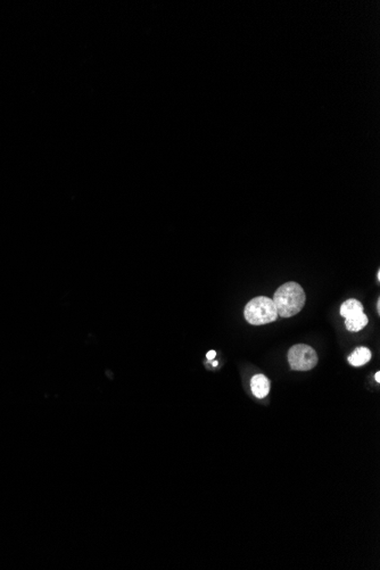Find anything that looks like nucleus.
Returning a JSON list of instances; mask_svg holds the SVG:
<instances>
[{"mask_svg":"<svg viewBox=\"0 0 380 570\" xmlns=\"http://www.w3.org/2000/svg\"><path fill=\"white\" fill-rule=\"evenodd\" d=\"M272 300L278 315L283 318H290L301 312L306 296L301 285L290 281L277 289Z\"/></svg>","mask_w":380,"mask_h":570,"instance_id":"1","label":"nucleus"},{"mask_svg":"<svg viewBox=\"0 0 380 570\" xmlns=\"http://www.w3.org/2000/svg\"><path fill=\"white\" fill-rule=\"evenodd\" d=\"M213 365H214V366H217V365H218V362H217V361H213Z\"/></svg>","mask_w":380,"mask_h":570,"instance_id":"11","label":"nucleus"},{"mask_svg":"<svg viewBox=\"0 0 380 570\" xmlns=\"http://www.w3.org/2000/svg\"><path fill=\"white\" fill-rule=\"evenodd\" d=\"M288 362L292 370L308 371L318 364L317 352L311 346L298 344L289 350Z\"/></svg>","mask_w":380,"mask_h":570,"instance_id":"3","label":"nucleus"},{"mask_svg":"<svg viewBox=\"0 0 380 570\" xmlns=\"http://www.w3.org/2000/svg\"><path fill=\"white\" fill-rule=\"evenodd\" d=\"M377 308H378V312H380V300H378V305H377Z\"/></svg>","mask_w":380,"mask_h":570,"instance_id":"10","label":"nucleus"},{"mask_svg":"<svg viewBox=\"0 0 380 570\" xmlns=\"http://www.w3.org/2000/svg\"><path fill=\"white\" fill-rule=\"evenodd\" d=\"M244 315L246 321L254 326L271 323L278 318L273 300L266 296H259L248 302L245 306Z\"/></svg>","mask_w":380,"mask_h":570,"instance_id":"2","label":"nucleus"},{"mask_svg":"<svg viewBox=\"0 0 380 570\" xmlns=\"http://www.w3.org/2000/svg\"><path fill=\"white\" fill-rule=\"evenodd\" d=\"M360 312H363V305L358 299H347L340 306V315L345 319Z\"/></svg>","mask_w":380,"mask_h":570,"instance_id":"7","label":"nucleus"},{"mask_svg":"<svg viewBox=\"0 0 380 570\" xmlns=\"http://www.w3.org/2000/svg\"><path fill=\"white\" fill-rule=\"evenodd\" d=\"M251 388L257 398H264L270 392V381L264 375H256L251 380Z\"/></svg>","mask_w":380,"mask_h":570,"instance_id":"4","label":"nucleus"},{"mask_svg":"<svg viewBox=\"0 0 380 570\" xmlns=\"http://www.w3.org/2000/svg\"><path fill=\"white\" fill-rule=\"evenodd\" d=\"M371 352L367 347H359L349 356V363L353 366H361L371 360Z\"/></svg>","mask_w":380,"mask_h":570,"instance_id":"6","label":"nucleus"},{"mask_svg":"<svg viewBox=\"0 0 380 570\" xmlns=\"http://www.w3.org/2000/svg\"><path fill=\"white\" fill-rule=\"evenodd\" d=\"M368 324V317L363 312L356 313L350 318L345 319V327L351 332H356L362 330Z\"/></svg>","mask_w":380,"mask_h":570,"instance_id":"5","label":"nucleus"},{"mask_svg":"<svg viewBox=\"0 0 380 570\" xmlns=\"http://www.w3.org/2000/svg\"><path fill=\"white\" fill-rule=\"evenodd\" d=\"M374 379H376L377 383H379V381H380V372L379 371L377 372L376 375H374Z\"/></svg>","mask_w":380,"mask_h":570,"instance_id":"9","label":"nucleus"},{"mask_svg":"<svg viewBox=\"0 0 380 570\" xmlns=\"http://www.w3.org/2000/svg\"><path fill=\"white\" fill-rule=\"evenodd\" d=\"M215 355H217V352H215V351H210V352L208 353V355H206V356H208V359H209L210 361H212V360L214 359V357H215Z\"/></svg>","mask_w":380,"mask_h":570,"instance_id":"8","label":"nucleus"}]
</instances>
